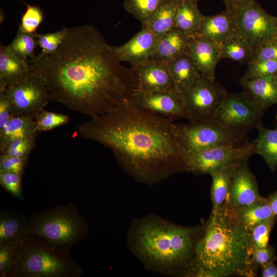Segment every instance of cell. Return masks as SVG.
Wrapping results in <instances>:
<instances>
[{
	"instance_id": "6da1fadb",
	"label": "cell",
	"mask_w": 277,
	"mask_h": 277,
	"mask_svg": "<svg viewBox=\"0 0 277 277\" xmlns=\"http://www.w3.org/2000/svg\"><path fill=\"white\" fill-rule=\"evenodd\" d=\"M66 30L54 53L29 61L50 101L91 118L131 101L136 90L132 70L116 58L97 29L86 25Z\"/></svg>"
},
{
	"instance_id": "7a4b0ae2",
	"label": "cell",
	"mask_w": 277,
	"mask_h": 277,
	"mask_svg": "<svg viewBox=\"0 0 277 277\" xmlns=\"http://www.w3.org/2000/svg\"><path fill=\"white\" fill-rule=\"evenodd\" d=\"M82 137L109 149L119 164L138 181L154 184L186 171V154L173 121L127 102L79 125Z\"/></svg>"
},
{
	"instance_id": "3957f363",
	"label": "cell",
	"mask_w": 277,
	"mask_h": 277,
	"mask_svg": "<svg viewBox=\"0 0 277 277\" xmlns=\"http://www.w3.org/2000/svg\"><path fill=\"white\" fill-rule=\"evenodd\" d=\"M250 232L228 205L212 212L204 234L196 244L194 274L201 277L253 276Z\"/></svg>"
},
{
	"instance_id": "277c9868",
	"label": "cell",
	"mask_w": 277,
	"mask_h": 277,
	"mask_svg": "<svg viewBox=\"0 0 277 277\" xmlns=\"http://www.w3.org/2000/svg\"><path fill=\"white\" fill-rule=\"evenodd\" d=\"M133 239L134 250L143 261L159 269L169 271L188 260L193 247L194 230L148 219L139 222Z\"/></svg>"
},
{
	"instance_id": "5b68a950",
	"label": "cell",
	"mask_w": 277,
	"mask_h": 277,
	"mask_svg": "<svg viewBox=\"0 0 277 277\" xmlns=\"http://www.w3.org/2000/svg\"><path fill=\"white\" fill-rule=\"evenodd\" d=\"M29 220L30 235L67 254L88 233L86 221L72 203L41 211Z\"/></svg>"
},
{
	"instance_id": "8992f818",
	"label": "cell",
	"mask_w": 277,
	"mask_h": 277,
	"mask_svg": "<svg viewBox=\"0 0 277 277\" xmlns=\"http://www.w3.org/2000/svg\"><path fill=\"white\" fill-rule=\"evenodd\" d=\"M80 265L67 254L32 235L19 243L18 258L11 277H77Z\"/></svg>"
},
{
	"instance_id": "52a82bcc",
	"label": "cell",
	"mask_w": 277,
	"mask_h": 277,
	"mask_svg": "<svg viewBox=\"0 0 277 277\" xmlns=\"http://www.w3.org/2000/svg\"><path fill=\"white\" fill-rule=\"evenodd\" d=\"M176 136L186 155L219 146H240L248 141L246 134L232 132L213 120L175 124Z\"/></svg>"
},
{
	"instance_id": "ba28073f",
	"label": "cell",
	"mask_w": 277,
	"mask_h": 277,
	"mask_svg": "<svg viewBox=\"0 0 277 277\" xmlns=\"http://www.w3.org/2000/svg\"><path fill=\"white\" fill-rule=\"evenodd\" d=\"M255 153L253 142L240 146H219L186 155V171L195 174L212 175L226 166L247 160Z\"/></svg>"
},
{
	"instance_id": "9c48e42d",
	"label": "cell",
	"mask_w": 277,
	"mask_h": 277,
	"mask_svg": "<svg viewBox=\"0 0 277 277\" xmlns=\"http://www.w3.org/2000/svg\"><path fill=\"white\" fill-rule=\"evenodd\" d=\"M232 10L236 32L253 50L263 43L275 39L276 17L267 13L254 0Z\"/></svg>"
},
{
	"instance_id": "30bf717a",
	"label": "cell",
	"mask_w": 277,
	"mask_h": 277,
	"mask_svg": "<svg viewBox=\"0 0 277 277\" xmlns=\"http://www.w3.org/2000/svg\"><path fill=\"white\" fill-rule=\"evenodd\" d=\"M226 93L225 89L215 79L201 74L182 93L189 115V121L213 120Z\"/></svg>"
},
{
	"instance_id": "8fae6325",
	"label": "cell",
	"mask_w": 277,
	"mask_h": 277,
	"mask_svg": "<svg viewBox=\"0 0 277 277\" xmlns=\"http://www.w3.org/2000/svg\"><path fill=\"white\" fill-rule=\"evenodd\" d=\"M263 114L242 92H227L213 120L232 132L246 134L261 124Z\"/></svg>"
},
{
	"instance_id": "7c38bea8",
	"label": "cell",
	"mask_w": 277,
	"mask_h": 277,
	"mask_svg": "<svg viewBox=\"0 0 277 277\" xmlns=\"http://www.w3.org/2000/svg\"><path fill=\"white\" fill-rule=\"evenodd\" d=\"M10 104L13 115L35 116L50 101L44 82L31 71L24 80L3 90Z\"/></svg>"
},
{
	"instance_id": "4fadbf2b",
	"label": "cell",
	"mask_w": 277,
	"mask_h": 277,
	"mask_svg": "<svg viewBox=\"0 0 277 277\" xmlns=\"http://www.w3.org/2000/svg\"><path fill=\"white\" fill-rule=\"evenodd\" d=\"M131 102L154 114L172 120L189 121V115L183 95L177 90L146 92L136 90Z\"/></svg>"
},
{
	"instance_id": "5bb4252c",
	"label": "cell",
	"mask_w": 277,
	"mask_h": 277,
	"mask_svg": "<svg viewBox=\"0 0 277 277\" xmlns=\"http://www.w3.org/2000/svg\"><path fill=\"white\" fill-rule=\"evenodd\" d=\"M139 91L169 92L176 89L167 63L149 60L130 68Z\"/></svg>"
},
{
	"instance_id": "9a60e30c",
	"label": "cell",
	"mask_w": 277,
	"mask_h": 277,
	"mask_svg": "<svg viewBox=\"0 0 277 277\" xmlns=\"http://www.w3.org/2000/svg\"><path fill=\"white\" fill-rule=\"evenodd\" d=\"M261 195L256 180L247 160L240 161L235 170L228 198V205L234 211L265 200Z\"/></svg>"
},
{
	"instance_id": "2e32d148",
	"label": "cell",
	"mask_w": 277,
	"mask_h": 277,
	"mask_svg": "<svg viewBox=\"0 0 277 277\" xmlns=\"http://www.w3.org/2000/svg\"><path fill=\"white\" fill-rule=\"evenodd\" d=\"M159 41V38L150 30L142 28L125 44L119 46H111V49L118 61L128 62L134 66L151 58L157 48Z\"/></svg>"
},
{
	"instance_id": "e0dca14e",
	"label": "cell",
	"mask_w": 277,
	"mask_h": 277,
	"mask_svg": "<svg viewBox=\"0 0 277 277\" xmlns=\"http://www.w3.org/2000/svg\"><path fill=\"white\" fill-rule=\"evenodd\" d=\"M242 92L262 113L277 104V78L275 75L252 79L242 78Z\"/></svg>"
},
{
	"instance_id": "ac0fdd59",
	"label": "cell",
	"mask_w": 277,
	"mask_h": 277,
	"mask_svg": "<svg viewBox=\"0 0 277 277\" xmlns=\"http://www.w3.org/2000/svg\"><path fill=\"white\" fill-rule=\"evenodd\" d=\"M189 53L200 73L215 79V69L221 59L220 46L206 38L194 36L190 43Z\"/></svg>"
},
{
	"instance_id": "d6986e66",
	"label": "cell",
	"mask_w": 277,
	"mask_h": 277,
	"mask_svg": "<svg viewBox=\"0 0 277 277\" xmlns=\"http://www.w3.org/2000/svg\"><path fill=\"white\" fill-rule=\"evenodd\" d=\"M236 32L234 13L227 8L220 13L203 16L200 29L195 36L209 39L220 46Z\"/></svg>"
},
{
	"instance_id": "ffe728a7",
	"label": "cell",
	"mask_w": 277,
	"mask_h": 277,
	"mask_svg": "<svg viewBox=\"0 0 277 277\" xmlns=\"http://www.w3.org/2000/svg\"><path fill=\"white\" fill-rule=\"evenodd\" d=\"M13 53L8 46H0V90L16 84L29 74L31 64Z\"/></svg>"
},
{
	"instance_id": "44dd1931",
	"label": "cell",
	"mask_w": 277,
	"mask_h": 277,
	"mask_svg": "<svg viewBox=\"0 0 277 277\" xmlns=\"http://www.w3.org/2000/svg\"><path fill=\"white\" fill-rule=\"evenodd\" d=\"M192 38L175 27L172 28L160 38L157 48L150 59L168 63L189 53Z\"/></svg>"
},
{
	"instance_id": "7402d4cb",
	"label": "cell",
	"mask_w": 277,
	"mask_h": 277,
	"mask_svg": "<svg viewBox=\"0 0 277 277\" xmlns=\"http://www.w3.org/2000/svg\"><path fill=\"white\" fill-rule=\"evenodd\" d=\"M30 234L29 220L13 212L0 213V244L20 242Z\"/></svg>"
},
{
	"instance_id": "603a6c76",
	"label": "cell",
	"mask_w": 277,
	"mask_h": 277,
	"mask_svg": "<svg viewBox=\"0 0 277 277\" xmlns=\"http://www.w3.org/2000/svg\"><path fill=\"white\" fill-rule=\"evenodd\" d=\"M176 89L182 94L198 78L201 73L189 53L167 63Z\"/></svg>"
},
{
	"instance_id": "cb8c5ba5",
	"label": "cell",
	"mask_w": 277,
	"mask_h": 277,
	"mask_svg": "<svg viewBox=\"0 0 277 277\" xmlns=\"http://www.w3.org/2000/svg\"><path fill=\"white\" fill-rule=\"evenodd\" d=\"M239 162L224 167L211 175L212 212L217 211L228 205L232 179Z\"/></svg>"
},
{
	"instance_id": "d4e9b609",
	"label": "cell",
	"mask_w": 277,
	"mask_h": 277,
	"mask_svg": "<svg viewBox=\"0 0 277 277\" xmlns=\"http://www.w3.org/2000/svg\"><path fill=\"white\" fill-rule=\"evenodd\" d=\"M37 134L34 116L12 115L0 129V148L15 139H36Z\"/></svg>"
},
{
	"instance_id": "484cf974",
	"label": "cell",
	"mask_w": 277,
	"mask_h": 277,
	"mask_svg": "<svg viewBox=\"0 0 277 277\" xmlns=\"http://www.w3.org/2000/svg\"><path fill=\"white\" fill-rule=\"evenodd\" d=\"M182 0H167L146 22L142 24L146 28L160 38L175 27V21L179 7Z\"/></svg>"
},
{
	"instance_id": "4316f807",
	"label": "cell",
	"mask_w": 277,
	"mask_h": 277,
	"mask_svg": "<svg viewBox=\"0 0 277 277\" xmlns=\"http://www.w3.org/2000/svg\"><path fill=\"white\" fill-rule=\"evenodd\" d=\"M259 134L253 143L255 153L260 155L271 171L277 168V126L268 129L261 124L258 127Z\"/></svg>"
},
{
	"instance_id": "83f0119b",
	"label": "cell",
	"mask_w": 277,
	"mask_h": 277,
	"mask_svg": "<svg viewBox=\"0 0 277 277\" xmlns=\"http://www.w3.org/2000/svg\"><path fill=\"white\" fill-rule=\"evenodd\" d=\"M204 15L190 0H182L176 15L175 27L190 37L198 32Z\"/></svg>"
},
{
	"instance_id": "f1b7e54d",
	"label": "cell",
	"mask_w": 277,
	"mask_h": 277,
	"mask_svg": "<svg viewBox=\"0 0 277 277\" xmlns=\"http://www.w3.org/2000/svg\"><path fill=\"white\" fill-rule=\"evenodd\" d=\"M221 59L228 58L234 61L249 62L253 50L247 42L235 32L220 45Z\"/></svg>"
},
{
	"instance_id": "f546056e",
	"label": "cell",
	"mask_w": 277,
	"mask_h": 277,
	"mask_svg": "<svg viewBox=\"0 0 277 277\" xmlns=\"http://www.w3.org/2000/svg\"><path fill=\"white\" fill-rule=\"evenodd\" d=\"M234 212L240 221L249 230L254 226L275 217L266 198Z\"/></svg>"
},
{
	"instance_id": "4dcf8cb0",
	"label": "cell",
	"mask_w": 277,
	"mask_h": 277,
	"mask_svg": "<svg viewBox=\"0 0 277 277\" xmlns=\"http://www.w3.org/2000/svg\"><path fill=\"white\" fill-rule=\"evenodd\" d=\"M37 45L35 33L25 32L18 27L15 37L8 47L19 57L26 61H29L28 58H30L32 61L36 56L34 52Z\"/></svg>"
},
{
	"instance_id": "1f68e13d",
	"label": "cell",
	"mask_w": 277,
	"mask_h": 277,
	"mask_svg": "<svg viewBox=\"0 0 277 277\" xmlns=\"http://www.w3.org/2000/svg\"><path fill=\"white\" fill-rule=\"evenodd\" d=\"M167 0H125L124 7L142 24L148 20Z\"/></svg>"
},
{
	"instance_id": "d6a6232c",
	"label": "cell",
	"mask_w": 277,
	"mask_h": 277,
	"mask_svg": "<svg viewBox=\"0 0 277 277\" xmlns=\"http://www.w3.org/2000/svg\"><path fill=\"white\" fill-rule=\"evenodd\" d=\"M20 242L0 244L1 277H11L18 260Z\"/></svg>"
},
{
	"instance_id": "836d02e7",
	"label": "cell",
	"mask_w": 277,
	"mask_h": 277,
	"mask_svg": "<svg viewBox=\"0 0 277 277\" xmlns=\"http://www.w3.org/2000/svg\"><path fill=\"white\" fill-rule=\"evenodd\" d=\"M66 32V27L52 33L38 34L35 32L37 45L42 49L38 55L48 56L54 53L64 41Z\"/></svg>"
},
{
	"instance_id": "e575fe53",
	"label": "cell",
	"mask_w": 277,
	"mask_h": 277,
	"mask_svg": "<svg viewBox=\"0 0 277 277\" xmlns=\"http://www.w3.org/2000/svg\"><path fill=\"white\" fill-rule=\"evenodd\" d=\"M69 117L65 114L46 111L44 109L37 113L34 116V123L37 133L52 130L68 123Z\"/></svg>"
},
{
	"instance_id": "d590c367",
	"label": "cell",
	"mask_w": 277,
	"mask_h": 277,
	"mask_svg": "<svg viewBox=\"0 0 277 277\" xmlns=\"http://www.w3.org/2000/svg\"><path fill=\"white\" fill-rule=\"evenodd\" d=\"M276 73L277 61H249L243 77L252 79L275 75Z\"/></svg>"
},
{
	"instance_id": "8d00e7d4",
	"label": "cell",
	"mask_w": 277,
	"mask_h": 277,
	"mask_svg": "<svg viewBox=\"0 0 277 277\" xmlns=\"http://www.w3.org/2000/svg\"><path fill=\"white\" fill-rule=\"evenodd\" d=\"M35 144V139H15L0 148L1 154L19 157H28Z\"/></svg>"
},
{
	"instance_id": "74e56055",
	"label": "cell",
	"mask_w": 277,
	"mask_h": 277,
	"mask_svg": "<svg viewBox=\"0 0 277 277\" xmlns=\"http://www.w3.org/2000/svg\"><path fill=\"white\" fill-rule=\"evenodd\" d=\"M277 218L273 217L250 229L253 248H263L269 245L271 231Z\"/></svg>"
},
{
	"instance_id": "f35d334b",
	"label": "cell",
	"mask_w": 277,
	"mask_h": 277,
	"mask_svg": "<svg viewBox=\"0 0 277 277\" xmlns=\"http://www.w3.org/2000/svg\"><path fill=\"white\" fill-rule=\"evenodd\" d=\"M43 19V12L38 7L27 5L19 27L25 32L34 34Z\"/></svg>"
},
{
	"instance_id": "ab89813d",
	"label": "cell",
	"mask_w": 277,
	"mask_h": 277,
	"mask_svg": "<svg viewBox=\"0 0 277 277\" xmlns=\"http://www.w3.org/2000/svg\"><path fill=\"white\" fill-rule=\"evenodd\" d=\"M21 181L22 176L17 173L8 171H0V184L1 186L21 201L23 200Z\"/></svg>"
},
{
	"instance_id": "60d3db41",
	"label": "cell",
	"mask_w": 277,
	"mask_h": 277,
	"mask_svg": "<svg viewBox=\"0 0 277 277\" xmlns=\"http://www.w3.org/2000/svg\"><path fill=\"white\" fill-rule=\"evenodd\" d=\"M275 250L268 245L263 248H253L251 258L252 267L255 271L258 268H262L276 260Z\"/></svg>"
},
{
	"instance_id": "b9f144b4",
	"label": "cell",
	"mask_w": 277,
	"mask_h": 277,
	"mask_svg": "<svg viewBox=\"0 0 277 277\" xmlns=\"http://www.w3.org/2000/svg\"><path fill=\"white\" fill-rule=\"evenodd\" d=\"M250 61H277V40H268L253 50Z\"/></svg>"
},
{
	"instance_id": "7bdbcfd3",
	"label": "cell",
	"mask_w": 277,
	"mask_h": 277,
	"mask_svg": "<svg viewBox=\"0 0 277 277\" xmlns=\"http://www.w3.org/2000/svg\"><path fill=\"white\" fill-rule=\"evenodd\" d=\"M28 157L0 155V171H8L23 176Z\"/></svg>"
},
{
	"instance_id": "ee69618b",
	"label": "cell",
	"mask_w": 277,
	"mask_h": 277,
	"mask_svg": "<svg viewBox=\"0 0 277 277\" xmlns=\"http://www.w3.org/2000/svg\"><path fill=\"white\" fill-rule=\"evenodd\" d=\"M11 115L9 100L4 91L0 90V129L4 126Z\"/></svg>"
},
{
	"instance_id": "f6af8a7d",
	"label": "cell",
	"mask_w": 277,
	"mask_h": 277,
	"mask_svg": "<svg viewBox=\"0 0 277 277\" xmlns=\"http://www.w3.org/2000/svg\"><path fill=\"white\" fill-rule=\"evenodd\" d=\"M262 277H277V267L270 263L261 268Z\"/></svg>"
},
{
	"instance_id": "bcb514c9",
	"label": "cell",
	"mask_w": 277,
	"mask_h": 277,
	"mask_svg": "<svg viewBox=\"0 0 277 277\" xmlns=\"http://www.w3.org/2000/svg\"><path fill=\"white\" fill-rule=\"evenodd\" d=\"M226 6V8L234 10L247 4L251 0H222Z\"/></svg>"
},
{
	"instance_id": "7dc6e473",
	"label": "cell",
	"mask_w": 277,
	"mask_h": 277,
	"mask_svg": "<svg viewBox=\"0 0 277 277\" xmlns=\"http://www.w3.org/2000/svg\"><path fill=\"white\" fill-rule=\"evenodd\" d=\"M266 199L274 216L277 218V191L271 193Z\"/></svg>"
},
{
	"instance_id": "c3c4849f",
	"label": "cell",
	"mask_w": 277,
	"mask_h": 277,
	"mask_svg": "<svg viewBox=\"0 0 277 277\" xmlns=\"http://www.w3.org/2000/svg\"><path fill=\"white\" fill-rule=\"evenodd\" d=\"M275 39L277 40V17H276V34Z\"/></svg>"
},
{
	"instance_id": "681fc988",
	"label": "cell",
	"mask_w": 277,
	"mask_h": 277,
	"mask_svg": "<svg viewBox=\"0 0 277 277\" xmlns=\"http://www.w3.org/2000/svg\"><path fill=\"white\" fill-rule=\"evenodd\" d=\"M192 2H193L194 4H196L197 5V3L198 2L199 0H190Z\"/></svg>"
},
{
	"instance_id": "f907efd6",
	"label": "cell",
	"mask_w": 277,
	"mask_h": 277,
	"mask_svg": "<svg viewBox=\"0 0 277 277\" xmlns=\"http://www.w3.org/2000/svg\"><path fill=\"white\" fill-rule=\"evenodd\" d=\"M276 126H277V115H276Z\"/></svg>"
},
{
	"instance_id": "816d5d0a",
	"label": "cell",
	"mask_w": 277,
	"mask_h": 277,
	"mask_svg": "<svg viewBox=\"0 0 277 277\" xmlns=\"http://www.w3.org/2000/svg\"><path fill=\"white\" fill-rule=\"evenodd\" d=\"M275 75H276V78H277V73H276V74H275Z\"/></svg>"
}]
</instances>
